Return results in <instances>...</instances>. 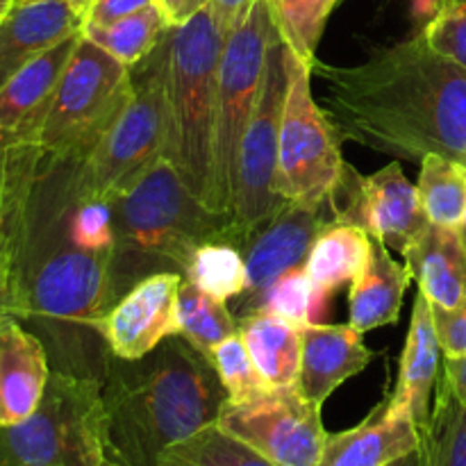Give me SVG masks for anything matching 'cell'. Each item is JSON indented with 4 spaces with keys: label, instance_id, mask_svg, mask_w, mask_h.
<instances>
[{
    "label": "cell",
    "instance_id": "1",
    "mask_svg": "<svg viewBox=\"0 0 466 466\" xmlns=\"http://www.w3.org/2000/svg\"><path fill=\"white\" fill-rule=\"evenodd\" d=\"M337 137L396 159L444 155L466 167V71L421 32L358 66H312Z\"/></svg>",
    "mask_w": 466,
    "mask_h": 466
},
{
    "label": "cell",
    "instance_id": "2",
    "mask_svg": "<svg viewBox=\"0 0 466 466\" xmlns=\"http://www.w3.org/2000/svg\"><path fill=\"white\" fill-rule=\"evenodd\" d=\"M103 396L105 458L118 466H159L164 451L217 423L230 400L212 360L182 335L139 360L114 358Z\"/></svg>",
    "mask_w": 466,
    "mask_h": 466
},
{
    "label": "cell",
    "instance_id": "3",
    "mask_svg": "<svg viewBox=\"0 0 466 466\" xmlns=\"http://www.w3.org/2000/svg\"><path fill=\"white\" fill-rule=\"evenodd\" d=\"M109 198L116 226L112 250L116 300L153 273L185 278L194 250L208 241L230 244L228 223L191 194L164 157Z\"/></svg>",
    "mask_w": 466,
    "mask_h": 466
},
{
    "label": "cell",
    "instance_id": "4",
    "mask_svg": "<svg viewBox=\"0 0 466 466\" xmlns=\"http://www.w3.org/2000/svg\"><path fill=\"white\" fill-rule=\"evenodd\" d=\"M226 35L209 5L185 25L167 30V148L191 194L217 214V94ZM221 218V217H218ZM230 230V228H228Z\"/></svg>",
    "mask_w": 466,
    "mask_h": 466
},
{
    "label": "cell",
    "instance_id": "5",
    "mask_svg": "<svg viewBox=\"0 0 466 466\" xmlns=\"http://www.w3.org/2000/svg\"><path fill=\"white\" fill-rule=\"evenodd\" d=\"M105 432L103 380L53 369L35 412L0 428V466H100Z\"/></svg>",
    "mask_w": 466,
    "mask_h": 466
},
{
    "label": "cell",
    "instance_id": "6",
    "mask_svg": "<svg viewBox=\"0 0 466 466\" xmlns=\"http://www.w3.org/2000/svg\"><path fill=\"white\" fill-rule=\"evenodd\" d=\"M168 30V27H167ZM167 148V32L148 57L130 66V96L103 139L76 167L85 196H109L164 157Z\"/></svg>",
    "mask_w": 466,
    "mask_h": 466
},
{
    "label": "cell",
    "instance_id": "7",
    "mask_svg": "<svg viewBox=\"0 0 466 466\" xmlns=\"http://www.w3.org/2000/svg\"><path fill=\"white\" fill-rule=\"evenodd\" d=\"M127 96L130 66L82 35L46 107L35 141L55 157L85 159L118 116Z\"/></svg>",
    "mask_w": 466,
    "mask_h": 466
},
{
    "label": "cell",
    "instance_id": "8",
    "mask_svg": "<svg viewBox=\"0 0 466 466\" xmlns=\"http://www.w3.org/2000/svg\"><path fill=\"white\" fill-rule=\"evenodd\" d=\"M280 35L268 0H255L235 30L226 36L218 66L217 94V139H214V168H217V212L230 228L232 194H235L237 159L259 91L271 44Z\"/></svg>",
    "mask_w": 466,
    "mask_h": 466
},
{
    "label": "cell",
    "instance_id": "9",
    "mask_svg": "<svg viewBox=\"0 0 466 466\" xmlns=\"http://www.w3.org/2000/svg\"><path fill=\"white\" fill-rule=\"evenodd\" d=\"M287 94L280 121L276 191L282 200L326 208L339 187L346 162L339 137L309 89L312 66L285 44Z\"/></svg>",
    "mask_w": 466,
    "mask_h": 466
},
{
    "label": "cell",
    "instance_id": "10",
    "mask_svg": "<svg viewBox=\"0 0 466 466\" xmlns=\"http://www.w3.org/2000/svg\"><path fill=\"white\" fill-rule=\"evenodd\" d=\"M287 94L285 41L278 35L271 44L264 71L262 91L255 105L237 159L235 194L230 214V244L244 248L258 228L276 217L287 200L276 191L280 121Z\"/></svg>",
    "mask_w": 466,
    "mask_h": 466
},
{
    "label": "cell",
    "instance_id": "11",
    "mask_svg": "<svg viewBox=\"0 0 466 466\" xmlns=\"http://www.w3.org/2000/svg\"><path fill=\"white\" fill-rule=\"evenodd\" d=\"M217 426L276 466H317L328 437L321 405L305 399L296 385L241 403L228 400Z\"/></svg>",
    "mask_w": 466,
    "mask_h": 466
},
{
    "label": "cell",
    "instance_id": "12",
    "mask_svg": "<svg viewBox=\"0 0 466 466\" xmlns=\"http://www.w3.org/2000/svg\"><path fill=\"white\" fill-rule=\"evenodd\" d=\"M330 209L335 221L360 226L373 239L403 255L431 226L419 189L405 177L399 162L371 176H360L346 164L339 187L330 198Z\"/></svg>",
    "mask_w": 466,
    "mask_h": 466
},
{
    "label": "cell",
    "instance_id": "13",
    "mask_svg": "<svg viewBox=\"0 0 466 466\" xmlns=\"http://www.w3.org/2000/svg\"><path fill=\"white\" fill-rule=\"evenodd\" d=\"M180 273H153L137 282L114 303L98 323V335L109 353L121 360H139L177 330Z\"/></svg>",
    "mask_w": 466,
    "mask_h": 466
},
{
    "label": "cell",
    "instance_id": "14",
    "mask_svg": "<svg viewBox=\"0 0 466 466\" xmlns=\"http://www.w3.org/2000/svg\"><path fill=\"white\" fill-rule=\"evenodd\" d=\"M330 221H335L330 205L305 208L287 203L276 217L250 235L241 248L246 262V291L241 296H246V305H250L248 312L258 308L268 287L282 273L305 267L314 239Z\"/></svg>",
    "mask_w": 466,
    "mask_h": 466
},
{
    "label": "cell",
    "instance_id": "15",
    "mask_svg": "<svg viewBox=\"0 0 466 466\" xmlns=\"http://www.w3.org/2000/svg\"><path fill=\"white\" fill-rule=\"evenodd\" d=\"M85 14L66 0H12L0 18V89L23 66L82 32Z\"/></svg>",
    "mask_w": 466,
    "mask_h": 466
},
{
    "label": "cell",
    "instance_id": "16",
    "mask_svg": "<svg viewBox=\"0 0 466 466\" xmlns=\"http://www.w3.org/2000/svg\"><path fill=\"white\" fill-rule=\"evenodd\" d=\"M53 373L44 341L21 319L0 312V428L25 421Z\"/></svg>",
    "mask_w": 466,
    "mask_h": 466
},
{
    "label": "cell",
    "instance_id": "17",
    "mask_svg": "<svg viewBox=\"0 0 466 466\" xmlns=\"http://www.w3.org/2000/svg\"><path fill=\"white\" fill-rule=\"evenodd\" d=\"M421 446V432L390 399L362 423L326 437L317 466H390Z\"/></svg>",
    "mask_w": 466,
    "mask_h": 466
},
{
    "label": "cell",
    "instance_id": "18",
    "mask_svg": "<svg viewBox=\"0 0 466 466\" xmlns=\"http://www.w3.org/2000/svg\"><path fill=\"white\" fill-rule=\"evenodd\" d=\"M303 353L296 387L305 399L323 405L332 391L344 385L355 373L364 371L373 362L376 353L362 341V332L353 326H328L308 323L300 328Z\"/></svg>",
    "mask_w": 466,
    "mask_h": 466
},
{
    "label": "cell",
    "instance_id": "19",
    "mask_svg": "<svg viewBox=\"0 0 466 466\" xmlns=\"http://www.w3.org/2000/svg\"><path fill=\"white\" fill-rule=\"evenodd\" d=\"M440 364L441 346L437 339L435 321H432L431 300L419 291L414 299L412 319H410L408 339L400 355L399 382H396L394 394L390 396L396 408L412 417L419 432L426 431L431 421L432 396L440 380Z\"/></svg>",
    "mask_w": 466,
    "mask_h": 466
},
{
    "label": "cell",
    "instance_id": "20",
    "mask_svg": "<svg viewBox=\"0 0 466 466\" xmlns=\"http://www.w3.org/2000/svg\"><path fill=\"white\" fill-rule=\"evenodd\" d=\"M82 32L66 36L44 55L32 59L16 76L9 77L7 85L0 89V130L35 139L46 107L62 80L64 68Z\"/></svg>",
    "mask_w": 466,
    "mask_h": 466
},
{
    "label": "cell",
    "instance_id": "21",
    "mask_svg": "<svg viewBox=\"0 0 466 466\" xmlns=\"http://www.w3.org/2000/svg\"><path fill=\"white\" fill-rule=\"evenodd\" d=\"M405 267L431 305L453 309L466 300V248L455 228L431 223L405 250Z\"/></svg>",
    "mask_w": 466,
    "mask_h": 466
},
{
    "label": "cell",
    "instance_id": "22",
    "mask_svg": "<svg viewBox=\"0 0 466 466\" xmlns=\"http://www.w3.org/2000/svg\"><path fill=\"white\" fill-rule=\"evenodd\" d=\"M410 282V268L396 262L391 250L380 239L371 237L367 264L350 285V326L364 335L399 321Z\"/></svg>",
    "mask_w": 466,
    "mask_h": 466
},
{
    "label": "cell",
    "instance_id": "23",
    "mask_svg": "<svg viewBox=\"0 0 466 466\" xmlns=\"http://www.w3.org/2000/svg\"><path fill=\"white\" fill-rule=\"evenodd\" d=\"M41 148L35 139L0 130V312L9 258L16 244L30 182L39 164Z\"/></svg>",
    "mask_w": 466,
    "mask_h": 466
},
{
    "label": "cell",
    "instance_id": "24",
    "mask_svg": "<svg viewBox=\"0 0 466 466\" xmlns=\"http://www.w3.org/2000/svg\"><path fill=\"white\" fill-rule=\"evenodd\" d=\"M239 335L268 387H294L300 373V328L268 312H248L239 319Z\"/></svg>",
    "mask_w": 466,
    "mask_h": 466
},
{
    "label": "cell",
    "instance_id": "25",
    "mask_svg": "<svg viewBox=\"0 0 466 466\" xmlns=\"http://www.w3.org/2000/svg\"><path fill=\"white\" fill-rule=\"evenodd\" d=\"M371 253V235L344 221L326 223L305 259V271L317 287L319 299L353 282Z\"/></svg>",
    "mask_w": 466,
    "mask_h": 466
},
{
    "label": "cell",
    "instance_id": "26",
    "mask_svg": "<svg viewBox=\"0 0 466 466\" xmlns=\"http://www.w3.org/2000/svg\"><path fill=\"white\" fill-rule=\"evenodd\" d=\"M419 451L423 466H466V408L441 373Z\"/></svg>",
    "mask_w": 466,
    "mask_h": 466
},
{
    "label": "cell",
    "instance_id": "27",
    "mask_svg": "<svg viewBox=\"0 0 466 466\" xmlns=\"http://www.w3.org/2000/svg\"><path fill=\"white\" fill-rule=\"evenodd\" d=\"M167 18L157 3L139 9V12L123 16L107 25H82V35L96 46L116 57L126 66H135L141 59L148 57L150 50L162 41L167 32Z\"/></svg>",
    "mask_w": 466,
    "mask_h": 466
},
{
    "label": "cell",
    "instance_id": "28",
    "mask_svg": "<svg viewBox=\"0 0 466 466\" xmlns=\"http://www.w3.org/2000/svg\"><path fill=\"white\" fill-rule=\"evenodd\" d=\"M417 189L428 221L458 230L466 214L464 164L444 155H426Z\"/></svg>",
    "mask_w": 466,
    "mask_h": 466
},
{
    "label": "cell",
    "instance_id": "29",
    "mask_svg": "<svg viewBox=\"0 0 466 466\" xmlns=\"http://www.w3.org/2000/svg\"><path fill=\"white\" fill-rule=\"evenodd\" d=\"M177 330L194 349L212 360L214 349L239 332V323L228 312L226 303L182 278L177 291Z\"/></svg>",
    "mask_w": 466,
    "mask_h": 466
},
{
    "label": "cell",
    "instance_id": "30",
    "mask_svg": "<svg viewBox=\"0 0 466 466\" xmlns=\"http://www.w3.org/2000/svg\"><path fill=\"white\" fill-rule=\"evenodd\" d=\"M159 466H276L217 423L177 441L159 458Z\"/></svg>",
    "mask_w": 466,
    "mask_h": 466
},
{
    "label": "cell",
    "instance_id": "31",
    "mask_svg": "<svg viewBox=\"0 0 466 466\" xmlns=\"http://www.w3.org/2000/svg\"><path fill=\"white\" fill-rule=\"evenodd\" d=\"M185 278L218 300H230L246 291V262L237 246L208 241L198 246L185 268Z\"/></svg>",
    "mask_w": 466,
    "mask_h": 466
},
{
    "label": "cell",
    "instance_id": "32",
    "mask_svg": "<svg viewBox=\"0 0 466 466\" xmlns=\"http://www.w3.org/2000/svg\"><path fill=\"white\" fill-rule=\"evenodd\" d=\"M282 41L314 66L328 16L339 0H268Z\"/></svg>",
    "mask_w": 466,
    "mask_h": 466
},
{
    "label": "cell",
    "instance_id": "33",
    "mask_svg": "<svg viewBox=\"0 0 466 466\" xmlns=\"http://www.w3.org/2000/svg\"><path fill=\"white\" fill-rule=\"evenodd\" d=\"M212 364L217 369L218 378H221L223 387L228 391L230 403H241V400H250L255 396L264 394V391L273 390L267 385L262 373L255 367L253 358H250L248 349H246L241 335L228 337L221 344L214 349Z\"/></svg>",
    "mask_w": 466,
    "mask_h": 466
},
{
    "label": "cell",
    "instance_id": "34",
    "mask_svg": "<svg viewBox=\"0 0 466 466\" xmlns=\"http://www.w3.org/2000/svg\"><path fill=\"white\" fill-rule=\"evenodd\" d=\"M319 294L317 287L309 280L305 267H296L291 271L282 273L253 312H268L278 319L294 323V326L303 328L312 323L314 305H317Z\"/></svg>",
    "mask_w": 466,
    "mask_h": 466
},
{
    "label": "cell",
    "instance_id": "35",
    "mask_svg": "<svg viewBox=\"0 0 466 466\" xmlns=\"http://www.w3.org/2000/svg\"><path fill=\"white\" fill-rule=\"evenodd\" d=\"M431 308L441 355L444 358H462L466 355V300L453 309L437 308V305H431Z\"/></svg>",
    "mask_w": 466,
    "mask_h": 466
},
{
    "label": "cell",
    "instance_id": "36",
    "mask_svg": "<svg viewBox=\"0 0 466 466\" xmlns=\"http://www.w3.org/2000/svg\"><path fill=\"white\" fill-rule=\"evenodd\" d=\"M155 0H91L89 9L85 14V23L89 25H107V23L118 21L123 16L139 12L148 7Z\"/></svg>",
    "mask_w": 466,
    "mask_h": 466
},
{
    "label": "cell",
    "instance_id": "37",
    "mask_svg": "<svg viewBox=\"0 0 466 466\" xmlns=\"http://www.w3.org/2000/svg\"><path fill=\"white\" fill-rule=\"evenodd\" d=\"M253 3L255 0H209V9L214 14V21L218 23L221 32L228 36Z\"/></svg>",
    "mask_w": 466,
    "mask_h": 466
},
{
    "label": "cell",
    "instance_id": "38",
    "mask_svg": "<svg viewBox=\"0 0 466 466\" xmlns=\"http://www.w3.org/2000/svg\"><path fill=\"white\" fill-rule=\"evenodd\" d=\"M155 3L162 9L164 18H167V25L176 27L191 21L200 9L208 7L209 0H155Z\"/></svg>",
    "mask_w": 466,
    "mask_h": 466
},
{
    "label": "cell",
    "instance_id": "39",
    "mask_svg": "<svg viewBox=\"0 0 466 466\" xmlns=\"http://www.w3.org/2000/svg\"><path fill=\"white\" fill-rule=\"evenodd\" d=\"M441 376L449 382L453 394L466 408V355L462 358H444L441 362Z\"/></svg>",
    "mask_w": 466,
    "mask_h": 466
},
{
    "label": "cell",
    "instance_id": "40",
    "mask_svg": "<svg viewBox=\"0 0 466 466\" xmlns=\"http://www.w3.org/2000/svg\"><path fill=\"white\" fill-rule=\"evenodd\" d=\"M410 5H412L414 21L421 23V27H423L432 16H435L437 9H440V5H441V0H410Z\"/></svg>",
    "mask_w": 466,
    "mask_h": 466
},
{
    "label": "cell",
    "instance_id": "41",
    "mask_svg": "<svg viewBox=\"0 0 466 466\" xmlns=\"http://www.w3.org/2000/svg\"><path fill=\"white\" fill-rule=\"evenodd\" d=\"M390 466H423L421 451H414V453H410V455H405V458L396 460V462L390 464Z\"/></svg>",
    "mask_w": 466,
    "mask_h": 466
},
{
    "label": "cell",
    "instance_id": "42",
    "mask_svg": "<svg viewBox=\"0 0 466 466\" xmlns=\"http://www.w3.org/2000/svg\"><path fill=\"white\" fill-rule=\"evenodd\" d=\"M66 3L73 5V7H76V9H80L82 14H86V9H89L91 0H66Z\"/></svg>",
    "mask_w": 466,
    "mask_h": 466
},
{
    "label": "cell",
    "instance_id": "43",
    "mask_svg": "<svg viewBox=\"0 0 466 466\" xmlns=\"http://www.w3.org/2000/svg\"><path fill=\"white\" fill-rule=\"evenodd\" d=\"M458 232H460V239H462V244H464V248H466V214H464L462 223H460Z\"/></svg>",
    "mask_w": 466,
    "mask_h": 466
},
{
    "label": "cell",
    "instance_id": "44",
    "mask_svg": "<svg viewBox=\"0 0 466 466\" xmlns=\"http://www.w3.org/2000/svg\"><path fill=\"white\" fill-rule=\"evenodd\" d=\"M9 5H12V0H0V18H3L5 14H7Z\"/></svg>",
    "mask_w": 466,
    "mask_h": 466
},
{
    "label": "cell",
    "instance_id": "45",
    "mask_svg": "<svg viewBox=\"0 0 466 466\" xmlns=\"http://www.w3.org/2000/svg\"><path fill=\"white\" fill-rule=\"evenodd\" d=\"M100 466H118L116 462H112V460H109V458H105L103 460V464H100Z\"/></svg>",
    "mask_w": 466,
    "mask_h": 466
}]
</instances>
